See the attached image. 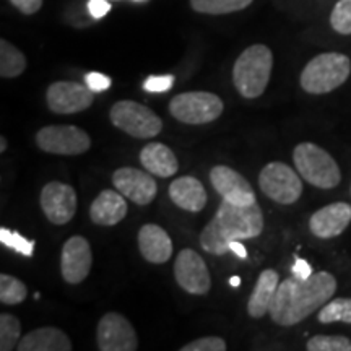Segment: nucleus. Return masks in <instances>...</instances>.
Here are the masks:
<instances>
[{
  "label": "nucleus",
  "mask_w": 351,
  "mask_h": 351,
  "mask_svg": "<svg viewBox=\"0 0 351 351\" xmlns=\"http://www.w3.org/2000/svg\"><path fill=\"white\" fill-rule=\"evenodd\" d=\"M335 291L337 280L328 271H317L309 278L293 275L278 285L269 314L278 326L293 327L330 301Z\"/></svg>",
  "instance_id": "f257e3e1"
},
{
  "label": "nucleus",
  "mask_w": 351,
  "mask_h": 351,
  "mask_svg": "<svg viewBox=\"0 0 351 351\" xmlns=\"http://www.w3.org/2000/svg\"><path fill=\"white\" fill-rule=\"evenodd\" d=\"M262 231L263 213L257 202L249 207H238L223 200L215 217L200 232V245L205 252L223 256L230 251L232 241L257 238Z\"/></svg>",
  "instance_id": "f03ea898"
},
{
  "label": "nucleus",
  "mask_w": 351,
  "mask_h": 351,
  "mask_svg": "<svg viewBox=\"0 0 351 351\" xmlns=\"http://www.w3.org/2000/svg\"><path fill=\"white\" fill-rule=\"evenodd\" d=\"M274 69V54L265 44L249 46L232 67V83L238 93L245 99H254L263 95L270 82Z\"/></svg>",
  "instance_id": "7ed1b4c3"
},
{
  "label": "nucleus",
  "mask_w": 351,
  "mask_h": 351,
  "mask_svg": "<svg viewBox=\"0 0 351 351\" xmlns=\"http://www.w3.org/2000/svg\"><path fill=\"white\" fill-rule=\"evenodd\" d=\"M351 73V60L340 52H324L311 59L301 73V86L309 95H326L343 85Z\"/></svg>",
  "instance_id": "20e7f679"
},
{
  "label": "nucleus",
  "mask_w": 351,
  "mask_h": 351,
  "mask_svg": "<svg viewBox=\"0 0 351 351\" xmlns=\"http://www.w3.org/2000/svg\"><path fill=\"white\" fill-rule=\"evenodd\" d=\"M293 161L302 179L319 189H333L341 181L339 165L324 148L314 143H300L293 152Z\"/></svg>",
  "instance_id": "39448f33"
},
{
  "label": "nucleus",
  "mask_w": 351,
  "mask_h": 351,
  "mask_svg": "<svg viewBox=\"0 0 351 351\" xmlns=\"http://www.w3.org/2000/svg\"><path fill=\"white\" fill-rule=\"evenodd\" d=\"M225 104L219 96L208 91H189L171 99L169 112L184 124L200 125L217 121L223 114Z\"/></svg>",
  "instance_id": "423d86ee"
},
{
  "label": "nucleus",
  "mask_w": 351,
  "mask_h": 351,
  "mask_svg": "<svg viewBox=\"0 0 351 351\" xmlns=\"http://www.w3.org/2000/svg\"><path fill=\"white\" fill-rule=\"evenodd\" d=\"M109 119L117 129L135 138L156 137L163 129V121L137 101H117L109 111Z\"/></svg>",
  "instance_id": "0eeeda50"
},
{
  "label": "nucleus",
  "mask_w": 351,
  "mask_h": 351,
  "mask_svg": "<svg viewBox=\"0 0 351 351\" xmlns=\"http://www.w3.org/2000/svg\"><path fill=\"white\" fill-rule=\"evenodd\" d=\"M258 187L270 200L282 205L295 204L302 195L301 178L291 166L280 161H271L261 171Z\"/></svg>",
  "instance_id": "6e6552de"
},
{
  "label": "nucleus",
  "mask_w": 351,
  "mask_h": 351,
  "mask_svg": "<svg viewBox=\"0 0 351 351\" xmlns=\"http://www.w3.org/2000/svg\"><path fill=\"white\" fill-rule=\"evenodd\" d=\"M39 150L52 155H82L91 147V138L75 125H47L36 134Z\"/></svg>",
  "instance_id": "1a4fd4ad"
},
{
  "label": "nucleus",
  "mask_w": 351,
  "mask_h": 351,
  "mask_svg": "<svg viewBox=\"0 0 351 351\" xmlns=\"http://www.w3.org/2000/svg\"><path fill=\"white\" fill-rule=\"evenodd\" d=\"M174 276L179 287L189 295H207L212 288V276H210L207 263L200 254L192 249H182L178 254L174 263Z\"/></svg>",
  "instance_id": "9d476101"
},
{
  "label": "nucleus",
  "mask_w": 351,
  "mask_h": 351,
  "mask_svg": "<svg viewBox=\"0 0 351 351\" xmlns=\"http://www.w3.org/2000/svg\"><path fill=\"white\" fill-rule=\"evenodd\" d=\"M96 343L101 351H135L138 348L137 332L119 313L104 314L96 328Z\"/></svg>",
  "instance_id": "9b49d317"
},
{
  "label": "nucleus",
  "mask_w": 351,
  "mask_h": 351,
  "mask_svg": "<svg viewBox=\"0 0 351 351\" xmlns=\"http://www.w3.org/2000/svg\"><path fill=\"white\" fill-rule=\"evenodd\" d=\"M95 91L75 82H54L47 88V108L56 114H77L93 104Z\"/></svg>",
  "instance_id": "f8f14e48"
},
{
  "label": "nucleus",
  "mask_w": 351,
  "mask_h": 351,
  "mask_svg": "<svg viewBox=\"0 0 351 351\" xmlns=\"http://www.w3.org/2000/svg\"><path fill=\"white\" fill-rule=\"evenodd\" d=\"M210 181L215 191L221 195L223 200L230 202L238 207H249L256 204L257 197L251 184L238 171L228 166L218 165L210 173Z\"/></svg>",
  "instance_id": "ddd939ff"
},
{
  "label": "nucleus",
  "mask_w": 351,
  "mask_h": 351,
  "mask_svg": "<svg viewBox=\"0 0 351 351\" xmlns=\"http://www.w3.org/2000/svg\"><path fill=\"white\" fill-rule=\"evenodd\" d=\"M41 208L52 225H65L77 213L75 189L64 182H49L41 191Z\"/></svg>",
  "instance_id": "4468645a"
},
{
  "label": "nucleus",
  "mask_w": 351,
  "mask_h": 351,
  "mask_svg": "<svg viewBox=\"0 0 351 351\" xmlns=\"http://www.w3.org/2000/svg\"><path fill=\"white\" fill-rule=\"evenodd\" d=\"M152 173L137 168H119L114 171L112 184L125 199L137 205H148L155 200L158 186Z\"/></svg>",
  "instance_id": "2eb2a0df"
},
{
  "label": "nucleus",
  "mask_w": 351,
  "mask_h": 351,
  "mask_svg": "<svg viewBox=\"0 0 351 351\" xmlns=\"http://www.w3.org/2000/svg\"><path fill=\"white\" fill-rule=\"evenodd\" d=\"M93 265V252L91 245L83 236H72L65 241L60 257V271L64 280L70 285L82 283L90 275Z\"/></svg>",
  "instance_id": "dca6fc26"
},
{
  "label": "nucleus",
  "mask_w": 351,
  "mask_h": 351,
  "mask_svg": "<svg viewBox=\"0 0 351 351\" xmlns=\"http://www.w3.org/2000/svg\"><path fill=\"white\" fill-rule=\"evenodd\" d=\"M351 223V205L335 202L315 212L309 219V230L315 238L332 239L340 236Z\"/></svg>",
  "instance_id": "f3484780"
},
{
  "label": "nucleus",
  "mask_w": 351,
  "mask_h": 351,
  "mask_svg": "<svg viewBox=\"0 0 351 351\" xmlns=\"http://www.w3.org/2000/svg\"><path fill=\"white\" fill-rule=\"evenodd\" d=\"M138 249L145 261L150 263H166L173 256V241L163 228L150 223L140 228Z\"/></svg>",
  "instance_id": "a211bd4d"
},
{
  "label": "nucleus",
  "mask_w": 351,
  "mask_h": 351,
  "mask_svg": "<svg viewBox=\"0 0 351 351\" xmlns=\"http://www.w3.org/2000/svg\"><path fill=\"white\" fill-rule=\"evenodd\" d=\"M127 215V202L119 191L106 189L96 197L90 207V218L98 226H114Z\"/></svg>",
  "instance_id": "6ab92c4d"
},
{
  "label": "nucleus",
  "mask_w": 351,
  "mask_h": 351,
  "mask_svg": "<svg viewBox=\"0 0 351 351\" xmlns=\"http://www.w3.org/2000/svg\"><path fill=\"white\" fill-rule=\"evenodd\" d=\"M171 200L186 212L199 213L207 205V192L202 182L192 176H182L169 186Z\"/></svg>",
  "instance_id": "aec40b11"
},
{
  "label": "nucleus",
  "mask_w": 351,
  "mask_h": 351,
  "mask_svg": "<svg viewBox=\"0 0 351 351\" xmlns=\"http://www.w3.org/2000/svg\"><path fill=\"white\" fill-rule=\"evenodd\" d=\"M20 351H70L72 341L67 333L57 327H41L26 333L19 341Z\"/></svg>",
  "instance_id": "412c9836"
},
{
  "label": "nucleus",
  "mask_w": 351,
  "mask_h": 351,
  "mask_svg": "<svg viewBox=\"0 0 351 351\" xmlns=\"http://www.w3.org/2000/svg\"><path fill=\"white\" fill-rule=\"evenodd\" d=\"M280 285V276L278 271L274 269L263 270L258 275L256 287L251 293L247 304V313L252 319H262L263 315L270 311L271 302H274L275 293L278 289Z\"/></svg>",
  "instance_id": "4be33fe9"
},
{
  "label": "nucleus",
  "mask_w": 351,
  "mask_h": 351,
  "mask_svg": "<svg viewBox=\"0 0 351 351\" xmlns=\"http://www.w3.org/2000/svg\"><path fill=\"white\" fill-rule=\"evenodd\" d=\"M140 163L148 173L160 178H171L178 173L179 163L174 152L163 143H148L140 152Z\"/></svg>",
  "instance_id": "5701e85b"
},
{
  "label": "nucleus",
  "mask_w": 351,
  "mask_h": 351,
  "mask_svg": "<svg viewBox=\"0 0 351 351\" xmlns=\"http://www.w3.org/2000/svg\"><path fill=\"white\" fill-rule=\"evenodd\" d=\"M26 69V57L7 39L0 41V75L3 78L20 77Z\"/></svg>",
  "instance_id": "b1692460"
},
{
  "label": "nucleus",
  "mask_w": 351,
  "mask_h": 351,
  "mask_svg": "<svg viewBox=\"0 0 351 351\" xmlns=\"http://www.w3.org/2000/svg\"><path fill=\"white\" fill-rule=\"evenodd\" d=\"M254 0H191V7L204 15H228L247 8Z\"/></svg>",
  "instance_id": "393cba45"
},
{
  "label": "nucleus",
  "mask_w": 351,
  "mask_h": 351,
  "mask_svg": "<svg viewBox=\"0 0 351 351\" xmlns=\"http://www.w3.org/2000/svg\"><path fill=\"white\" fill-rule=\"evenodd\" d=\"M319 322H346L351 324V298H335L326 302L319 313Z\"/></svg>",
  "instance_id": "a878e982"
},
{
  "label": "nucleus",
  "mask_w": 351,
  "mask_h": 351,
  "mask_svg": "<svg viewBox=\"0 0 351 351\" xmlns=\"http://www.w3.org/2000/svg\"><path fill=\"white\" fill-rule=\"evenodd\" d=\"M26 296H28V288L23 282H20L19 278L12 275H0V301H2V304H20L26 300Z\"/></svg>",
  "instance_id": "bb28decb"
},
{
  "label": "nucleus",
  "mask_w": 351,
  "mask_h": 351,
  "mask_svg": "<svg viewBox=\"0 0 351 351\" xmlns=\"http://www.w3.org/2000/svg\"><path fill=\"white\" fill-rule=\"evenodd\" d=\"M21 333L20 320L12 314L0 315V350L10 351L19 346Z\"/></svg>",
  "instance_id": "cd10ccee"
},
{
  "label": "nucleus",
  "mask_w": 351,
  "mask_h": 351,
  "mask_svg": "<svg viewBox=\"0 0 351 351\" xmlns=\"http://www.w3.org/2000/svg\"><path fill=\"white\" fill-rule=\"evenodd\" d=\"M309 351H351V340L341 335H315L307 341Z\"/></svg>",
  "instance_id": "c85d7f7f"
},
{
  "label": "nucleus",
  "mask_w": 351,
  "mask_h": 351,
  "mask_svg": "<svg viewBox=\"0 0 351 351\" xmlns=\"http://www.w3.org/2000/svg\"><path fill=\"white\" fill-rule=\"evenodd\" d=\"M0 243L7 245L12 251L23 254L26 257H32L34 251V241H29L23 238L20 232L10 231L7 228H0Z\"/></svg>",
  "instance_id": "c756f323"
},
{
  "label": "nucleus",
  "mask_w": 351,
  "mask_h": 351,
  "mask_svg": "<svg viewBox=\"0 0 351 351\" xmlns=\"http://www.w3.org/2000/svg\"><path fill=\"white\" fill-rule=\"evenodd\" d=\"M330 25L337 33L351 34V0H339L330 13Z\"/></svg>",
  "instance_id": "7c9ffc66"
},
{
  "label": "nucleus",
  "mask_w": 351,
  "mask_h": 351,
  "mask_svg": "<svg viewBox=\"0 0 351 351\" xmlns=\"http://www.w3.org/2000/svg\"><path fill=\"white\" fill-rule=\"evenodd\" d=\"M226 341L219 337H204V339L194 340L184 345L181 351H225Z\"/></svg>",
  "instance_id": "2f4dec72"
},
{
  "label": "nucleus",
  "mask_w": 351,
  "mask_h": 351,
  "mask_svg": "<svg viewBox=\"0 0 351 351\" xmlns=\"http://www.w3.org/2000/svg\"><path fill=\"white\" fill-rule=\"evenodd\" d=\"M173 75H153L145 80L143 88L148 93H165V91H168L169 88L173 86Z\"/></svg>",
  "instance_id": "473e14b6"
},
{
  "label": "nucleus",
  "mask_w": 351,
  "mask_h": 351,
  "mask_svg": "<svg viewBox=\"0 0 351 351\" xmlns=\"http://www.w3.org/2000/svg\"><path fill=\"white\" fill-rule=\"evenodd\" d=\"M85 83L91 91H95V93H101V91H106L108 88L111 86L112 82H111V78L104 75V73L90 72V73H86Z\"/></svg>",
  "instance_id": "72a5a7b5"
},
{
  "label": "nucleus",
  "mask_w": 351,
  "mask_h": 351,
  "mask_svg": "<svg viewBox=\"0 0 351 351\" xmlns=\"http://www.w3.org/2000/svg\"><path fill=\"white\" fill-rule=\"evenodd\" d=\"M111 3L109 0H88V12L93 19L99 20L103 16H106L111 12Z\"/></svg>",
  "instance_id": "f704fd0d"
},
{
  "label": "nucleus",
  "mask_w": 351,
  "mask_h": 351,
  "mask_svg": "<svg viewBox=\"0 0 351 351\" xmlns=\"http://www.w3.org/2000/svg\"><path fill=\"white\" fill-rule=\"evenodd\" d=\"M10 2L23 15H34L43 7V0H10Z\"/></svg>",
  "instance_id": "c9c22d12"
},
{
  "label": "nucleus",
  "mask_w": 351,
  "mask_h": 351,
  "mask_svg": "<svg viewBox=\"0 0 351 351\" xmlns=\"http://www.w3.org/2000/svg\"><path fill=\"white\" fill-rule=\"evenodd\" d=\"M291 271H293V275L298 276V278H309V276L314 274L313 267L309 265V262L304 261V258H300V257H296V261L291 267Z\"/></svg>",
  "instance_id": "e433bc0d"
},
{
  "label": "nucleus",
  "mask_w": 351,
  "mask_h": 351,
  "mask_svg": "<svg viewBox=\"0 0 351 351\" xmlns=\"http://www.w3.org/2000/svg\"><path fill=\"white\" fill-rule=\"evenodd\" d=\"M230 251L234 252L239 258H247V251H245L244 245L241 244V241H232L230 244Z\"/></svg>",
  "instance_id": "4c0bfd02"
},
{
  "label": "nucleus",
  "mask_w": 351,
  "mask_h": 351,
  "mask_svg": "<svg viewBox=\"0 0 351 351\" xmlns=\"http://www.w3.org/2000/svg\"><path fill=\"white\" fill-rule=\"evenodd\" d=\"M230 285L232 288H238L239 285H241V278L239 276H231V280H230Z\"/></svg>",
  "instance_id": "58836bf2"
},
{
  "label": "nucleus",
  "mask_w": 351,
  "mask_h": 351,
  "mask_svg": "<svg viewBox=\"0 0 351 351\" xmlns=\"http://www.w3.org/2000/svg\"><path fill=\"white\" fill-rule=\"evenodd\" d=\"M7 150V140H5V137H2L0 138V153H3Z\"/></svg>",
  "instance_id": "ea45409f"
},
{
  "label": "nucleus",
  "mask_w": 351,
  "mask_h": 351,
  "mask_svg": "<svg viewBox=\"0 0 351 351\" xmlns=\"http://www.w3.org/2000/svg\"><path fill=\"white\" fill-rule=\"evenodd\" d=\"M135 2H142V0H135Z\"/></svg>",
  "instance_id": "a19ab883"
}]
</instances>
